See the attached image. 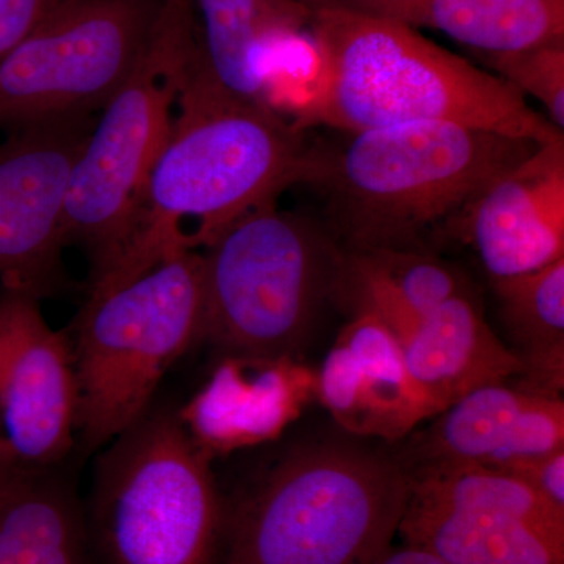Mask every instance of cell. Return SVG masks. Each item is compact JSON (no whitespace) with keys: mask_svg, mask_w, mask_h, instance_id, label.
I'll use <instances>...</instances> for the list:
<instances>
[{"mask_svg":"<svg viewBox=\"0 0 564 564\" xmlns=\"http://www.w3.org/2000/svg\"><path fill=\"white\" fill-rule=\"evenodd\" d=\"M370 564H444L436 556L422 551V549L413 547V545H391L388 551L383 552L377 560Z\"/></svg>","mask_w":564,"mask_h":564,"instance_id":"26","label":"cell"},{"mask_svg":"<svg viewBox=\"0 0 564 564\" xmlns=\"http://www.w3.org/2000/svg\"><path fill=\"white\" fill-rule=\"evenodd\" d=\"M400 345L408 372L437 414L467 393L524 373L518 352L494 334L469 293L423 315Z\"/></svg>","mask_w":564,"mask_h":564,"instance_id":"16","label":"cell"},{"mask_svg":"<svg viewBox=\"0 0 564 564\" xmlns=\"http://www.w3.org/2000/svg\"><path fill=\"white\" fill-rule=\"evenodd\" d=\"M84 519L95 564H214L225 541L207 452L166 408L102 448Z\"/></svg>","mask_w":564,"mask_h":564,"instance_id":"5","label":"cell"},{"mask_svg":"<svg viewBox=\"0 0 564 564\" xmlns=\"http://www.w3.org/2000/svg\"><path fill=\"white\" fill-rule=\"evenodd\" d=\"M408 448L410 467L444 463L507 466L564 448V403L560 397L485 386L434 415Z\"/></svg>","mask_w":564,"mask_h":564,"instance_id":"13","label":"cell"},{"mask_svg":"<svg viewBox=\"0 0 564 564\" xmlns=\"http://www.w3.org/2000/svg\"><path fill=\"white\" fill-rule=\"evenodd\" d=\"M400 24L443 32L474 52H510L564 40V0H328Z\"/></svg>","mask_w":564,"mask_h":564,"instance_id":"18","label":"cell"},{"mask_svg":"<svg viewBox=\"0 0 564 564\" xmlns=\"http://www.w3.org/2000/svg\"><path fill=\"white\" fill-rule=\"evenodd\" d=\"M317 391L337 423L358 436L402 440L436 415L414 383L402 345L370 315H352L318 373Z\"/></svg>","mask_w":564,"mask_h":564,"instance_id":"14","label":"cell"},{"mask_svg":"<svg viewBox=\"0 0 564 564\" xmlns=\"http://www.w3.org/2000/svg\"><path fill=\"white\" fill-rule=\"evenodd\" d=\"M62 0H0V63L46 20Z\"/></svg>","mask_w":564,"mask_h":564,"instance_id":"25","label":"cell"},{"mask_svg":"<svg viewBox=\"0 0 564 564\" xmlns=\"http://www.w3.org/2000/svg\"><path fill=\"white\" fill-rule=\"evenodd\" d=\"M91 117L10 132L0 143V289L41 300L68 285L66 192Z\"/></svg>","mask_w":564,"mask_h":564,"instance_id":"11","label":"cell"},{"mask_svg":"<svg viewBox=\"0 0 564 564\" xmlns=\"http://www.w3.org/2000/svg\"><path fill=\"white\" fill-rule=\"evenodd\" d=\"M195 7L204 73L229 95L269 106L274 74L306 51L313 9L303 0H195Z\"/></svg>","mask_w":564,"mask_h":564,"instance_id":"15","label":"cell"},{"mask_svg":"<svg viewBox=\"0 0 564 564\" xmlns=\"http://www.w3.org/2000/svg\"><path fill=\"white\" fill-rule=\"evenodd\" d=\"M199 50L195 0H162L131 76L102 109L70 172L63 231L90 261V285L120 259Z\"/></svg>","mask_w":564,"mask_h":564,"instance_id":"7","label":"cell"},{"mask_svg":"<svg viewBox=\"0 0 564 564\" xmlns=\"http://www.w3.org/2000/svg\"><path fill=\"white\" fill-rule=\"evenodd\" d=\"M491 284L505 325L519 345L522 389L558 397L564 384V259Z\"/></svg>","mask_w":564,"mask_h":564,"instance_id":"20","label":"cell"},{"mask_svg":"<svg viewBox=\"0 0 564 564\" xmlns=\"http://www.w3.org/2000/svg\"><path fill=\"white\" fill-rule=\"evenodd\" d=\"M410 491L403 464L380 452L300 448L226 510L225 564H370L393 544Z\"/></svg>","mask_w":564,"mask_h":564,"instance_id":"4","label":"cell"},{"mask_svg":"<svg viewBox=\"0 0 564 564\" xmlns=\"http://www.w3.org/2000/svg\"><path fill=\"white\" fill-rule=\"evenodd\" d=\"M397 534L444 564H564L562 530L411 494Z\"/></svg>","mask_w":564,"mask_h":564,"instance_id":"17","label":"cell"},{"mask_svg":"<svg viewBox=\"0 0 564 564\" xmlns=\"http://www.w3.org/2000/svg\"><path fill=\"white\" fill-rule=\"evenodd\" d=\"M203 256V334L234 358H289L333 299L344 250L325 225L276 203L229 226Z\"/></svg>","mask_w":564,"mask_h":564,"instance_id":"8","label":"cell"},{"mask_svg":"<svg viewBox=\"0 0 564 564\" xmlns=\"http://www.w3.org/2000/svg\"><path fill=\"white\" fill-rule=\"evenodd\" d=\"M135 212L120 259L88 292L132 280L182 251H203L250 212L302 185L314 140L265 104L218 87L198 63Z\"/></svg>","mask_w":564,"mask_h":564,"instance_id":"2","label":"cell"},{"mask_svg":"<svg viewBox=\"0 0 564 564\" xmlns=\"http://www.w3.org/2000/svg\"><path fill=\"white\" fill-rule=\"evenodd\" d=\"M267 102L303 131L451 121L536 144L564 139L496 74L413 28L337 6L313 9L310 54L272 82Z\"/></svg>","mask_w":564,"mask_h":564,"instance_id":"1","label":"cell"},{"mask_svg":"<svg viewBox=\"0 0 564 564\" xmlns=\"http://www.w3.org/2000/svg\"><path fill=\"white\" fill-rule=\"evenodd\" d=\"M314 141V188L344 251H433L458 239L473 204L540 144L451 121H419Z\"/></svg>","mask_w":564,"mask_h":564,"instance_id":"3","label":"cell"},{"mask_svg":"<svg viewBox=\"0 0 564 564\" xmlns=\"http://www.w3.org/2000/svg\"><path fill=\"white\" fill-rule=\"evenodd\" d=\"M11 485H2L0 484V499H2L3 494H6L7 489H9Z\"/></svg>","mask_w":564,"mask_h":564,"instance_id":"28","label":"cell"},{"mask_svg":"<svg viewBox=\"0 0 564 564\" xmlns=\"http://www.w3.org/2000/svg\"><path fill=\"white\" fill-rule=\"evenodd\" d=\"M458 239L470 243L491 280L564 259V139L492 182L473 204Z\"/></svg>","mask_w":564,"mask_h":564,"instance_id":"12","label":"cell"},{"mask_svg":"<svg viewBox=\"0 0 564 564\" xmlns=\"http://www.w3.org/2000/svg\"><path fill=\"white\" fill-rule=\"evenodd\" d=\"M162 0H62L0 63V131L91 117L131 76Z\"/></svg>","mask_w":564,"mask_h":564,"instance_id":"9","label":"cell"},{"mask_svg":"<svg viewBox=\"0 0 564 564\" xmlns=\"http://www.w3.org/2000/svg\"><path fill=\"white\" fill-rule=\"evenodd\" d=\"M489 73L522 96H533L552 124L564 128V40L510 52H474Z\"/></svg>","mask_w":564,"mask_h":564,"instance_id":"23","label":"cell"},{"mask_svg":"<svg viewBox=\"0 0 564 564\" xmlns=\"http://www.w3.org/2000/svg\"><path fill=\"white\" fill-rule=\"evenodd\" d=\"M344 259L352 270L400 296L421 317L447 300L469 293L458 270L433 251H344Z\"/></svg>","mask_w":564,"mask_h":564,"instance_id":"22","label":"cell"},{"mask_svg":"<svg viewBox=\"0 0 564 564\" xmlns=\"http://www.w3.org/2000/svg\"><path fill=\"white\" fill-rule=\"evenodd\" d=\"M203 334L202 251H182L87 302L68 333L77 447L101 452L140 421L173 364Z\"/></svg>","mask_w":564,"mask_h":564,"instance_id":"6","label":"cell"},{"mask_svg":"<svg viewBox=\"0 0 564 564\" xmlns=\"http://www.w3.org/2000/svg\"><path fill=\"white\" fill-rule=\"evenodd\" d=\"M411 496L448 507L496 511L564 532V514L544 502L524 481L470 463H444L408 470Z\"/></svg>","mask_w":564,"mask_h":564,"instance_id":"21","label":"cell"},{"mask_svg":"<svg viewBox=\"0 0 564 564\" xmlns=\"http://www.w3.org/2000/svg\"><path fill=\"white\" fill-rule=\"evenodd\" d=\"M304 3L311 7V9H315V7L325 6L328 0H303Z\"/></svg>","mask_w":564,"mask_h":564,"instance_id":"27","label":"cell"},{"mask_svg":"<svg viewBox=\"0 0 564 564\" xmlns=\"http://www.w3.org/2000/svg\"><path fill=\"white\" fill-rule=\"evenodd\" d=\"M77 447L68 333L35 296L0 289V484L57 473Z\"/></svg>","mask_w":564,"mask_h":564,"instance_id":"10","label":"cell"},{"mask_svg":"<svg viewBox=\"0 0 564 564\" xmlns=\"http://www.w3.org/2000/svg\"><path fill=\"white\" fill-rule=\"evenodd\" d=\"M0 564H95L84 507L57 473L18 481L3 494Z\"/></svg>","mask_w":564,"mask_h":564,"instance_id":"19","label":"cell"},{"mask_svg":"<svg viewBox=\"0 0 564 564\" xmlns=\"http://www.w3.org/2000/svg\"><path fill=\"white\" fill-rule=\"evenodd\" d=\"M533 489L545 503L564 514V448L500 467Z\"/></svg>","mask_w":564,"mask_h":564,"instance_id":"24","label":"cell"}]
</instances>
